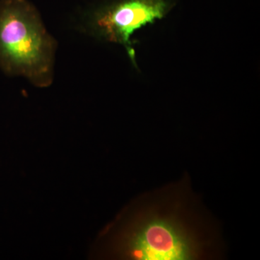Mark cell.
I'll return each mask as SVG.
<instances>
[{
  "mask_svg": "<svg viewBox=\"0 0 260 260\" xmlns=\"http://www.w3.org/2000/svg\"><path fill=\"white\" fill-rule=\"evenodd\" d=\"M177 191L155 193L103 234L107 255L124 259L190 260L211 246L188 201Z\"/></svg>",
  "mask_w": 260,
  "mask_h": 260,
  "instance_id": "obj_1",
  "label": "cell"
},
{
  "mask_svg": "<svg viewBox=\"0 0 260 260\" xmlns=\"http://www.w3.org/2000/svg\"><path fill=\"white\" fill-rule=\"evenodd\" d=\"M57 44L29 0H0V68L47 88L54 80Z\"/></svg>",
  "mask_w": 260,
  "mask_h": 260,
  "instance_id": "obj_2",
  "label": "cell"
},
{
  "mask_svg": "<svg viewBox=\"0 0 260 260\" xmlns=\"http://www.w3.org/2000/svg\"><path fill=\"white\" fill-rule=\"evenodd\" d=\"M177 3V0H105L88 12L86 30L99 40L122 46L137 68L132 37L165 18Z\"/></svg>",
  "mask_w": 260,
  "mask_h": 260,
  "instance_id": "obj_3",
  "label": "cell"
}]
</instances>
